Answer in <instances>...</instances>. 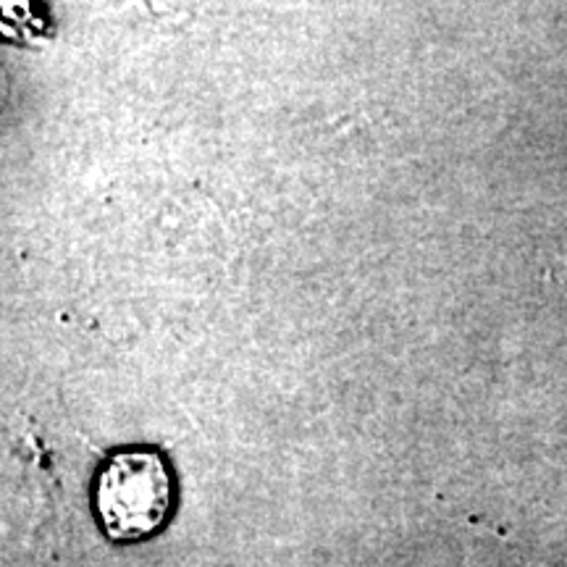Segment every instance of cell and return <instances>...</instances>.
<instances>
[{"label": "cell", "instance_id": "cell-1", "mask_svg": "<svg viewBox=\"0 0 567 567\" xmlns=\"http://www.w3.org/2000/svg\"><path fill=\"white\" fill-rule=\"evenodd\" d=\"M174 505V478L158 450L132 446L105 460L95 481V509L105 536L140 542L163 528Z\"/></svg>", "mask_w": 567, "mask_h": 567}]
</instances>
